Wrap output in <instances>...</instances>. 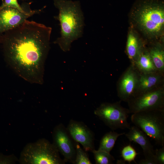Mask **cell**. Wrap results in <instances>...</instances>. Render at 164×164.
Listing matches in <instances>:
<instances>
[{"instance_id": "obj_12", "label": "cell", "mask_w": 164, "mask_h": 164, "mask_svg": "<svg viewBox=\"0 0 164 164\" xmlns=\"http://www.w3.org/2000/svg\"><path fill=\"white\" fill-rule=\"evenodd\" d=\"M129 129L128 132L125 134L127 138L130 141L135 142L141 146L145 158L154 160L157 164L153 146L146 134L135 125L130 127Z\"/></svg>"}, {"instance_id": "obj_15", "label": "cell", "mask_w": 164, "mask_h": 164, "mask_svg": "<svg viewBox=\"0 0 164 164\" xmlns=\"http://www.w3.org/2000/svg\"><path fill=\"white\" fill-rule=\"evenodd\" d=\"M144 48L135 34L132 32L129 33L126 45V51L129 59L132 63Z\"/></svg>"}, {"instance_id": "obj_3", "label": "cell", "mask_w": 164, "mask_h": 164, "mask_svg": "<svg viewBox=\"0 0 164 164\" xmlns=\"http://www.w3.org/2000/svg\"><path fill=\"white\" fill-rule=\"evenodd\" d=\"M136 10L135 21L141 30L151 36L160 35L164 26V9L162 4L145 1Z\"/></svg>"}, {"instance_id": "obj_21", "label": "cell", "mask_w": 164, "mask_h": 164, "mask_svg": "<svg viewBox=\"0 0 164 164\" xmlns=\"http://www.w3.org/2000/svg\"><path fill=\"white\" fill-rule=\"evenodd\" d=\"M2 4L0 6V9L5 7H9L16 9L23 12H26L19 4L17 0H2Z\"/></svg>"}, {"instance_id": "obj_20", "label": "cell", "mask_w": 164, "mask_h": 164, "mask_svg": "<svg viewBox=\"0 0 164 164\" xmlns=\"http://www.w3.org/2000/svg\"><path fill=\"white\" fill-rule=\"evenodd\" d=\"M138 154L135 149L130 144L125 146L121 152V157L123 160L128 162L129 163L132 161H135Z\"/></svg>"}, {"instance_id": "obj_1", "label": "cell", "mask_w": 164, "mask_h": 164, "mask_svg": "<svg viewBox=\"0 0 164 164\" xmlns=\"http://www.w3.org/2000/svg\"><path fill=\"white\" fill-rule=\"evenodd\" d=\"M52 30L43 24L26 20L0 35L7 63L16 74L30 83H43Z\"/></svg>"}, {"instance_id": "obj_9", "label": "cell", "mask_w": 164, "mask_h": 164, "mask_svg": "<svg viewBox=\"0 0 164 164\" xmlns=\"http://www.w3.org/2000/svg\"><path fill=\"white\" fill-rule=\"evenodd\" d=\"M53 138V143L63 156L65 162L74 164L76 154L75 142H73L67 128L63 124H60L55 127Z\"/></svg>"}, {"instance_id": "obj_7", "label": "cell", "mask_w": 164, "mask_h": 164, "mask_svg": "<svg viewBox=\"0 0 164 164\" xmlns=\"http://www.w3.org/2000/svg\"><path fill=\"white\" fill-rule=\"evenodd\" d=\"M127 103L130 113L164 110V86L138 94Z\"/></svg>"}, {"instance_id": "obj_16", "label": "cell", "mask_w": 164, "mask_h": 164, "mask_svg": "<svg viewBox=\"0 0 164 164\" xmlns=\"http://www.w3.org/2000/svg\"><path fill=\"white\" fill-rule=\"evenodd\" d=\"M156 70L164 73V50L163 46L157 43L147 50Z\"/></svg>"}, {"instance_id": "obj_14", "label": "cell", "mask_w": 164, "mask_h": 164, "mask_svg": "<svg viewBox=\"0 0 164 164\" xmlns=\"http://www.w3.org/2000/svg\"><path fill=\"white\" fill-rule=\"evenodd\" d=\"M140 73H147L157 71L147 50L144 49L132 63Z\"/></svg>"}, {"instance_id": "obj_19", "label": "cell", "mask_w": 164, "mask_h": 164, "mask_svg": "<svg viewBox=\"0 0 164 164\" xmlns=\"http://www.w3.org/2000/svg\"><path fill=\"white\" fill-rule=\"evenodd\" d=\"M75 144L76 154L74 164H92L87 152L81 148L78 143L75 142Z\"/></svg>"}, {"instance_id": "obj_17", "label": "cell", "mask_w": 164, "mask_h": 164, "mask_svg": "<svg viewBox=\"0 0 164 164\" xmlns=\"http://www.w3.org/2000/svg\"><path fill=\"white\" fill-rule=\"evenodd\" d=\"M125 133V132L118 133L114 131L106 133L101 138L97 150L110 153L118 138Z\"/></svg>"}, {"instance_id": "obj_22", "label": "cell", "mask_w": 164, "mask_h": 164, "mask_svg": "<svg viewBox=\"0 0 164 164\" xmlns=\"http://www.w3.org/2000/svg\"><path fill=\"white\" fill-rule=\"evenodd\" d=\"M155 158L157 164H164V146L155 150Z\"/></svg>"}, {"instance_id": "obj_11", "label": "cell", "mask_w": 164, "mask_h": 164, "mask_svg": "<svg viewBox=\"0 0 164 164\" xmlns=\"http://www.w3.org/2000/svg\"><path fill=\"white\" fill-rule=\"evenodd\" d=\"M67 128L74 141L80 144L86 151L92 152L95 149L94 133L83 122L71 120Z\"/></svg>"}, {"instance_id": "obj_8", "label": "cell", "mask_w": 164, "mask_h": 164, "mask_svg": "<svg viewBox=\"0 0 164 164\" xmlns=\"http://www.w3.org/2000/svg\"><path fill=\"white\" fill-rule=\"evenodd\" d=\"M140 73L132 64L119 78L116 84L117 95L120 101L128 102L137 94Z\"/></svg>"}, {"instance_id": "obj_18", "label": "cell", "mask_w": 164, "mask_h": 164, "mask_svg": "<svg viewBox=\"0 0 164 164\" xmlns=\"http://www.w3.org/2000/svg\"><path fill=\"white\" fill-rule=\"evenodd\" d=\"M92 152L94 154L96 164H112L115 160L114 157L110 153L104 151L94 149Z\"/></svg>"}, {"instance_id": "obj_24", "label": "cell", "mask_w": 164, "mask_h": 164, "mask_svg": "<svg viewBox=\"0 0 164 164\" xmlns=\"http://www.w3.org/2000/svg\"><path fill=\"white\" fill-rule=\"evenodd\" d=\"M139 164H157L156 162L153 159H141L138 162Z\"/></svg>"}, {"instance_id": "obj_23", "label": "cell", "mask_w": 164, "mask_h": 164, "mask_svg": "<svg viewBox=\"0 0 164 164\" xmlns=\"http://www.w3.org/2000/svg\"><path fill=\"white\" fill-rule=\"evenodd\" d=\"M16 158L13 155H6L0 152V164H11L15 162Z\"/></svg>"}, {"instance_id": "obj_4", "label": "cell", "mask_w": 164, "mask_h": 164, "mask_svg": "<svg viewBox=\"0 0 164 164\" xmlns=\"http://www.w3.org/2000/svg\"><path fill=\"white\" fill-rule=\"evenodd\" d=\"M19 161L23 164H64L59 152L53 143L45 138L27 144L22 152Z\"/></svg>"}, {"instance_id": "obj_10", "label": "cell", "mask_w": 164, "mask_h": 164, "mask_svg": "<svg viewBox=\"0 0 164 164\" xmlns=\"http://www.w3.org/2000/svg\"><path fill=\"white\" fill-rule=\"evenodd\" d=\"M40 10L21 12L16 9L5 7L0 9V35L22 24Z\"/></svg>"}, {"instance_id": "obj_6", "label": "cell", "mask_w": 164, "mask_h": 164, "mask_svg": "<svg viewBox=\"0 0 164 164\" xmlns=\"http://www.w3.org/2000/svg\"><path fill=\"white\" fill-rule=\"evenodd\" d=\"M121 101L102 103L94 111V114L112 131L130 127L128 121L129 110L121 106Z\"/></svg>"}, {"instance_id": "obj_2", "label": "cell", "mask_w": 164, "mask_h": 164, "mask_svg": "<svg viewBox=\"0 0 164 164\" xmlns=\"http://www.w3.org/2000/svg\"><path fill=\"white\" fill-rule=\"evenodd\" d=\"M59 10L56 19L60 22V36L54 42L64 52L69 51L72 43L82 36L84 18L79 2L53 0Z\"/></svg>"}, {"instance_id": "obj_13", "label": "cell", "mask_w": 164, "mask_h": 164, "mask_svg": "<svg viewBox=\"0 0 164 164\" xmlns=\"http://www.w3.org/2000/svg\"><path fill=\"white\" fill-rule=\"evenodd\" d=\"M163 86H164V73L158 71L147 73H140L136 96Z\"/></svg>"}, {"instance_id": "obj_5", "label": "cell", "mask_w": 164, "mask_h": 164, "mask_svg": "<svg viewBox=\"0 0 164 164\" xmlns=\"http://www.w3.org/2000/svg\"><path fill=\"white\" fill-rule=\"evenodd\" d=\"M134 125L162 146L164 145V110L142 111L132 114Z\"/></svg>"}]
</instances>
